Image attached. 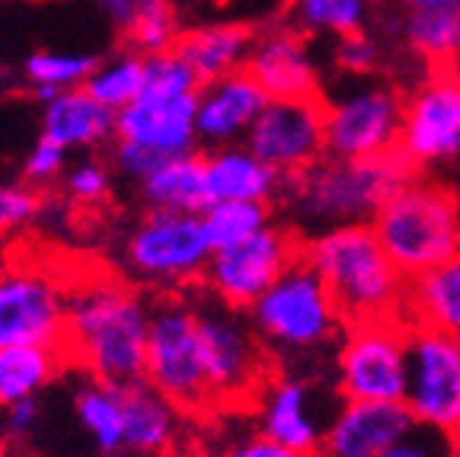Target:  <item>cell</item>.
<instances>
[{"instance_id":"6da1fadb","label":"cell","mask_w":460,"mask_h":457,"mask_svg":"<svg viewBox=\"0 0 460 457\" xmlns=\"http://www.w3.org/2000/svg\"><path fill=\"white\" fill-rule=\"evenodd\" d=\"M151 308L131 282L90 279L71 291L67 358L93 381L137 384L144 381Z\"/></svg>"},{"instance_id":"7a4b0ae2","label":"cell","mask_w":460,"mask_h":457,"mask_svg":"<svg viewBox=\"0 0 460 457\" xmlns=\"http://www.w3.org/2000/svg\"><path fill=\"white\" fill-rule=\"evenodd\" d=\"M304 263L330 288L345 323L406 320L410 279L387 256L371 224L316 230L304 243Z\"/></svg>"},{"instance_id":"3957f363","label":"cell","mask_w":460,"mask_h":457,"mask_svg":"<svg viewBox=\"0 0 460 457\" xmlns=\"http://www.w3.org/2000/svg\"><path fill=\"white\" fill-rule=\"evenodd\" d=\"M416 179V166L400 150L374 160L323 157L304 173L285 176L281 199L297 221L316 230L371 224L374 215Z\"/></svg>"},{"instance_id":"277c9868","label":"cell","mask_w":460,"mask_h":457,"mask_svg":"<svg viewBox=\"0 0 460 457\" xmlns=\"http://www.w3.org/2000/svg\"><path fill=\"white\" fill-rule=\"evenodd\" d=\"M374 234L406 279L460 256V199L412 179L374 215Z\"/></svg>"},{"instance_id":"5b68a950","label":"cell","mask_w":460,"mask_h":457,"mask_svg":"<svg viewBox=\"0 0 460 457\" xmlns=\"http://www.w3.org/2000/svg\"><path fill=\"white\" fill-rule=\"evenodd\" d=\"M246 314L262 345L275 355H310L345 333V320L330 288L304 256Z\"/></svg>"},{"instance_id":"8992f818","label":"cell","mask_w":460,"mask_h":457,"mask_svg":"<svg viewBox=\"0 0 460 457\" xmlns=\"http://www.w3.org/2000/svg\"><path fill=\"white\" fill-rule=\"evenodd\" d=\"M215 246L201 215L147 208L122 240V269L137 285L180 291L205 279Z\"/></svg>"},{"instance_id":"52a82bcc","label":"cell","mask_w":460,"mask_h":457,"mask_svg":"<svg viewBox=\"0 0 460 457\" xmlns=\"http://www.w3.org/2000/svg\"><path fill=\"white\" fill-rule=\"evenodd\" d=\"M144 381L186 413L211 407L199 300L176 291L154 300Z\"/></svg>"},{"instance_id":"ba28073f","label":"cell","mask_w":460,"mask_h":457,"mask_svg":"<svg viewBox=\"0 0 460 457\" xmlns=\"http://www.w3.org/2000/svg\"><path fill=\"white\" fill-rule=\"evenodd\" d=\"M410 381V323H345L336 349V390L342 400L402 403Z\"/></svg>"},{"instance_id":"9c48e42d","label":"cell","mask_w":460,"mask_h":457,"mask_svg":"<svg viewBox=\"0 0 460 457\" xmlns=\"http://www.w3.org/2000/svg\"><path fill=\"white\" fill-rule=\"evenodd\" d=\"M199 327L211 407L256 400L269 381V349L252 329L250 314L211 298L199 304Z\"/></svg>"},{"instance_id":"30bf717a","label":"cell","mask_w":460,"mask_h":457,"mask_svg":"<svg viewBox=\"0 0 460 457\" xmlns=\"http://www.w3.org/2000/svg\"><path fill=\"white\" fill-rule=\"evenodd\" d=\"M326 109V154L339 160H374L400 150L406 100L371 77H349Z\"/></svg>"},{"instance_id":"8fae6325","label":"cell","mask_w":460,"mask_h":457,"mask_svg":"<svg viewBox=\"0 0 460 457\" xmlns=\"http://www.w3.org/2000/svg\"><path fill=\"white\" fill-rule=\"evenodd\" d=\"M402 407L422 429L460 442V339L410 327V381Z\"/></svg>"},{"instance_id":"7c38bea8","label":"cell","mask_w":460,"mask_h":457,"mask_svg":"<svg viewBox=\"0 0 460 457\" xmlns=\"http://www.w3.org/2000/svg\"><path fill=\"white\" fill-rule=\"evenodd\" d=\"M301 256L304 243L295 230L269 224L237 246L215 250L201 282L215 300L234 310H250Z\"/></svg>"},{"instance_id":"4fadbf2b","label":"cell","mask_w":460,"mask_h":457,"mask_svg":"<svg viewBox=\"0 0 460 457\" xmlns=\"http://www.w3.org/2000/svg\"><path fill=\"white\" fill-rule=\"evenodd\" d=\"M67 310L71 291L36 265L0 269V349L13 345H55L67 343Z\"/></svg>"},{"instance_id":"5bb4252c","label":"cell","mask_w":460,"mask_h":457,"mask_svg":"<svg viewBox=\"0 0 460 457\" xmlns=\"http://www.w3.org/2000/svg\"><path fill=\"white\" fill-rule=\"evenodd\" d=\"M400 154L412 166H451L460 160V74L431 67L402 112Z\"/></svg>"},{"instance_id":"9a60e30c","label":"cell","mask_w":460,"mask_h":457,"mask_svg":"<svg viewBox=\"0 0 460 457\" xmlns=\"http://www.w3.org/2000/svg\"><path fill=\"white\" fill-rule=\"evenodd\" d=\"M243 144L281 176L304 173L326 157L323 100H269Z\"/></svg>"},{"instance_id":"2e32d148","label":"cell","mask_w":460,"mask_h":457,"mask_svg":"<svg viewBox=\"0 0 460 457\" xmlns=\"http://www.w3.org/2000/svg\"><path fill=\"white\" fill-rule=\"evenodd\" d=\"M252 403H256V422L262 435L301 454L320 451L332 416H326L323 397L310 381L295 374L269 378Z\"/></svg>"},{"instance_id":"e0dca14e","label":"cell","mask_w":460,"mask_h":457,"mask_svg":"<svg viewBox=\"0 0 460 457\" xmlns=\"http://www.w3.org/2000/svg\"><path fill=\"white\" fill-rule=\"evenodd\" d=\"M201 94V90H199ZM199 94H141L115 115V138L154 150L157 157H186L199 148Z\"/></svg>"},{"instance_id":"ac0fdd59","label":"cell","mask_w":460,"mask_h":457,"mask_svg":"<svg viewBox=\"0 0 460 457\" xmlns=\"http://www.w3.org/2000/svg\"><path fill=\"white\" fill-rule=\"evenodd\" d=\"M410 429H416V422L402 403L342 400L316 457H377Z\"/></svg>"},{"instance_id":"d6986e66","label":"cell","mask_w":460,"mask_h":457,"mask_svg":"<svg viewBox=\"0 0 460 457\" xmlns=\"http://www.w3.org/2000/svg\"><path fill=\"white\" fill-rule=\"evenodd\" d=\"M246 74L269 100H310L320 86V71L297 29H272L252 42Z\"/></svg>"},{"instance_id":"ffe728a7","label":"cell","mask_w":460,"mask_h":457,"mask_svg":"<svg viewBox=\"0 0 460 457\" xmlns=\"http://www.w3.org/2000/svg\"><path fill=\"white\" fill-rule=\"evenodd\" d=\"M269 96L246 71L227 74L201 84L199 94V141L208 150L243 144L252 121L259 119Z\"/></svg>"},{"instance_id":"44dd1931","label":"cell","mask_w":460,"mask_h":457,"mask_svg":"<svg viewBox=\"0 0 460 457\" xmlns=\"http://www.w3.org/2000/svg\"><path fill=\"white\" fill-rule=\"evenodd\" d=\"M205 183L208 202H262L269 205L281 195L285 176L256 157L246 144L215 148L205 154Z\"/></svg>"},{"instance_id":"7402d4cb","label":"cell","mask_w":460,"mask_h":457,"mask_svg":"<svg viewBox=\"0 0 460 457\" xmlns=\"http://www.w3.org/2000/svg\"><path fill=\"white\" fill-rule=\"evenodd\" d=\"M125 390V451L135 457H164L176 448L182 409L147 381L122 384Z\"/></svg>"},{"instance_id":"603a6c76","label":"cell","mask_w":460,"mask_h":457,"mask_svg":"<svg viewBox=\"0 0 460 457\" xmlns=\"http://www.w3.org/2000/svg\"><path fill=\"white\" fill-rule=\"evenodd\" d=\"M42 138L65 150H93L115 141V112L86 94V86L65 90L42 103Z\"/></svg>"},{"instance_id":"cb8c5ba5","label":"cell","mask_w":460,"mask_h":457,"mask_svg":"<svg viewBox=\"0 0 460 457\" xmlns=\"http://www.w3.org/2000/svg\"><path fill=\"white\" fill-rule=\"evenodd\" d=\"M252 42L256 36L240 22H211V26L182 32L176 42V55L192 67L201 84H211L217 77L243 71Z\"/></svg>"},{"instance_id":"d4e9b609","label":"cell","mask_w":460,"mask_h":457,"mask_svg":"<svg viewBox=\"0 0 460 457\" xmlns=\"http://www.w3.org/2000/svg\"><path fill=\"white\" fill-rule=\"evenodd\" d=\"M402 317L410 327H429L460 339V256L410 279Z\"/></svg>"},{"instance_id":"484cf974","label":"cell","mask_w":460,"mask_h":457,"mask_svg":"<svg viewBox=\"0 0 460 457\" xmlns=\"http://www.w3.org/2000/svg\"><path fill=\"white\" fill-rule=\"evenodd\" d=\"M96 7L141 55L172 51L182 36L170 0H96Z\"/></svg>"},{"instance_id":"4316f807","label":"cell","mask_w":460,"mask_h":457,"mask_svg":"<svg viewBox=\"0 0 460 457\" xmlns=\"http://www.w3.org/2000/svg\"><path fill=\"white\" fill-rule=\"evenodd\" d=\"M141 202L160 211H186L201 215L208 202V183H205V154H186V157H170L144 179Z\"/></svg>"},{"instance_id":"83f0119b","label":"cell","mask_w":460,"mask_h":457,"mask_svg":"<svg viewBox=\"0 0 460 457\" xmlns=\"http://www.w3.org/2000/svg\"><path fill=\"white\" fill-rule=\"evenodd\" d=\"M67 349L55 345H13L0 349V409L36 400L65 372Z\"/></svg>"},{"instance_id":"f1b7e54d","label":"cell","mask_w":460,"mask_h":457,"mask_svg":"<svg viewBox=\"0 0 460 457\" xmlns=\"http://www.w3.org/2000/svg\"><path fill=\"white\" fill-rule=\"evenodd\" d=\"M74 416H77L80 429L96 444V451H102V454H119V451H125L122 384H106V381L90 378L74 393Z\"/></svg>"},{"instance_id":"f546056e","label":"cell","mask_w":460,"mask_h":457,"mask_svg":"<svg viewBox=\"0 0 460 457\" xmlns=\"http://www.w3.org/2000/svg\"><path fill=\"white\" fill-rule=\"evenodd\" d=\"M96 65H100V58L86 55V51H32L22 61V77L39 100L49 103L51 96L65 94V90L84 86Z\"/></svg>"},{"instance_id":"4dcf8cb0","label":"cell","mask_w":460,"mask_h":457,"mask_svg":"<svg viewBox=\"0 0 460 457\" xmlns=\"http://www.w3.org/2000/svg\"><path fill=\"white\" fill-rule=\"evenodd\" d=\"M406 42L431 67L451 65L460 55V7L410 10L406 16Z\"/></svg>"},{"instance_id":"1f68e13d","label":"cell","mask_w":460,"mask_h":457,"mask_svg":"<svg viewBox=\"0 0 460 457\" xmlns=\"http://www.w3.org/2000/svg\"><path fill=\"white\" fill-rule=\"evenodd\" d=\"M144 77H147V55L141 51H119V55L106 58L93 67L90 80H86V94L96 96L106 109L115 115L128 109L131 103L141 96Z\"/></svg>"},{"instance_id":"d6a6232c","label":"cell","mask_w":460,"mask_h":457,"mask_svg":"<svg viewBox=\"0 0 460 457\" xmlns=\"http://www.w3.org/2000/svg\"><path fill=\"white\" fill-rule=\"evenodd\" d=\"M371 10V0H295L291 20L297 32H320V36H352L361 32Z\"/></svg>"},{"instance_id":"836d02e7","label":"cell","mask_w":460,"mask_h":457,"mask_svg":"<svg viewBox=\"0 0 460 457\" xmlns=\"http://www.w3.org/2000/svg\"><path fill=\"white\" fill-rule=\"evenodd\" d=\"M201 221L208 230L211 246L227 250V246H237V243L256 237L262 228H269L272 215L262 202H215L201 211Z\"/></svg>"},{"instance_id":"e575fe53","label":"cell","mask_w":460,"mask_h":457,"mask_svg":"<svg viewBox=\"0 0 460 457\" xmlns=\"http://www.w3.org/2000/svg\"><path fill=\"white\" fill-rule=\"evenodd\" d=\"M65 189L80 205H100V202H106L109 193H112V166L96 157L80 160V164L67 166Z\"/></svg>"},{"instance_id":"d590c367","label":"cell","mask_w":460,"mask_h":457,"mask_svg":"<svg viewBox=\"0 0 460 457\" xmlns=\"http://www.w3.org/2000/svg\"><path fill=\"white\" fill-rule=\"evenodd\" d=\"M42 215V193L22 183H0V234L29 228Z\"/></svg>"},{"instance_id":"8d00e7d4","label":"cell","mask_w":460,"mask_h":457,"mask_svg":"<svg viewBox=\"0 0 460 457\" xmlns=\"http://www.w3.org/2000/svg\"><path fill=\"white\" fill-rule=\"evenodd\" d=\"M67 173V150L61 144L49 141V138L39 135V141L29 148L26 164H22V176H26L29 186H51Z\"/></svg>"},{"instance_id":"74e56055","label":"cell","mask_w":460,"mask_h":457,"mask_svg":"<svg viewBox=\"0 0 460 457\" xmlns=\"http://www.w3.org/2000/svg\"><path fill=\"white\" fill-rule=\"evenodd\" d=\"M377 45L365 36V32H352V36L336 39L332 45V61L345 77H371L377 67Z\"/></svg>"},{"instance_id":"f35d334b","label":"cell","mask_w":460,"mask_h":457,"mask_svg":"<svg viewBox=\"0 0 460 457\" xmlns=\"http://www.w3.org/2000/svg\"><path fill=\"white\" fill-rule=\"evenodd\" d=\"M160 164H164V157H157L154 150L141 148V144L122 141V138H115V144H112V170L119 173L122 179H128V183L141 186L144 179L151 176Z\"/></svg>"},{"instance_id":"ab89813d","label":"cell","mask_w":460,"mask_h":457,"mask_svg":"<svg viewBox=\"0 0 460 457\" xmlns=\"http://www.w3.org/2000/svg\"><path fill=\"white\" fill-rule=\"evenodd\" d=\"M451 438H445L441 432H431V429H410L400 442H394L387 451H381L377 457H447L451 451Z\"/></svg>"},{"instance_id":"60d3db41","label":"cell","mask_w":460,"mask_h":457,"mask_svg":"<svg viewBox=\"0 0 460 457\" xmlns=\"http://www.w3.org/2000/svg\"><path fill=\"white\" fill-rule=\"evenodd\" d=\"M217 457H316V454H301V451H295V448H285V444H279L275 438L252 429V432L230 438V442L217 451Z\"/></svg>"},{"instance_id":"b9f144b4","label":"cell","mask_w":460,"mask_h":457,"mask_svg":"<svg viewBox=\"0 0 460 457\" xmlns=\"http://www.w3.org/2000/svg\"><path fill=\"white\" fill-rule=\"evenodd\" d=\"M36 426H39V403L36 400L16 403V407L7 409V432L10 435H16V438L32 435Z\"/></svg>"},{"instance_id":"7bdbcfd3","label":"cell","mask_w":460,"mask_h":457,"mask_svg":"<svg viewBox=\"0 0 460 457\" xmlns=\"http://www.w3.org/2000/svg\"><path fill=\"white\" fill-rule=\"evenodd\" d=\"M406 10H438V7H460V0H396Z\"/></svg>"},{"instance_id":"ee69618b","label":"cell","mask_w":460,"mask_h":457,"mask_svg":"<svg viewBox=\"0 0 460 457\" xmlns=\"http://www.w3.org/2000/svg\"><path fill=\"white\" fill-rule=\"evenodd\" d=\"M447 457H460V442L451 444V451H447Z\"/></svg>"},{"instance_id":"f6af8a7d","label":"cell","mask_w":460,"mask_h":457,"mask_svg":"<svg viewBox=\"0 0 460 457\" xmlns=\"http://www.w3.org/2000/svg\"><path fill=\"white\" fill-rule=\"evenodd\" d=\"M96 457H119V454H102V451H100V454H96Z\"/></svg>"},{"instance_id":"bcb514c9","label":"cell","mask_w":460,"mask_h":457,"mask_svg":"<svg viewBox=\"0 0 460 457\" xmlns=\"http://www.w3.org/2000/svg\"><path fill=\"white\" fill-rule=\"evenodd\" d=\"M288 4H295V0H288Z\"/></svg>"}]
</instances>
